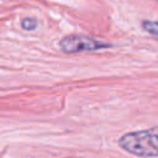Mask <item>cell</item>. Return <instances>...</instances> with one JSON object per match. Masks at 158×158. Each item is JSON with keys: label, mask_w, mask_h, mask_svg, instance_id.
<instances>
[{"label": "cell", "mask_w": 158, "mask_h": 158, "mask_svg": "<svg viewBox=\"0 0 158 158\" xmlns=\"http://www.w3.org/2000/svg\"><path fill=\"white\" fill-rule=\"evenodd\" d=\"M142 26L148 33H151L154 37H158V22H156V21H143Z\"/></svg>", "instance_id": "3957f363"}, {"label": "cell", "mask_w": 158, "mask_h": 158, "mask_svg": "<svg viewBox=\"0 0 158 158\" xmlns=\"http://www.w3.org/2000/svg\"><path fill=\"white\" fill-rule=\"evenodd\" d=\"M117 144L125 152L137 157H158V126L127 132L118 138Z\"/></svg>", "instance_id": "6da1fadb"}, {"label": "cell", "mask_w": 158, "mask_h": 158, "mask_svg": "<svg viewBox=\"0 0 158 158\" xmlns=\"http://www.w3.org/2000/svg\"><path fill=\"white\" fill-rule=\"evenodd\" d=\"M107 47H111V44L107 42H102L93 37L81 36V35H69L59 41V48L64 53H69V54L81 53V52H94Z\"/></svg>", "instance_id": "7a4b0ae2"}, {"label": "cell", "mask_w": 158, "mask_h": 158, "mask_svg": "<svg viewBox=\"0 0 158 158\" xmlns=\"http://www.w3.org/2000/svg\"><path fill=\"white\" fill-rule=\"evenodd\" d=\"M21 26L23 30H27V31H31V30H35L36 26H37V21L35 19H23L22 22H21Z\"/></svg>", "instance_id": "277c9868"}]
</instances>
